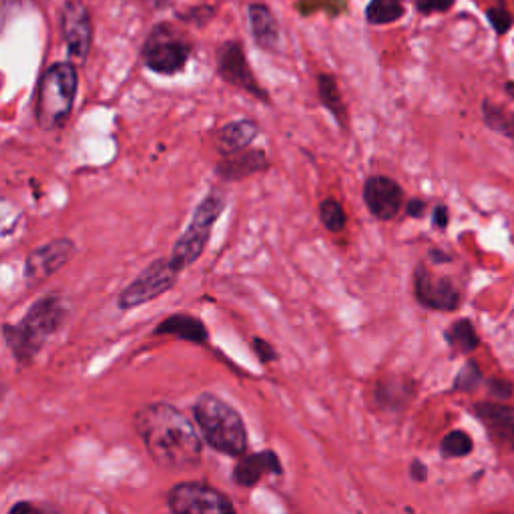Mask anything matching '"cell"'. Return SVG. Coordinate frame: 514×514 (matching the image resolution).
Returning a JSON list of instances; mask_svg holds the SVG:
<instances>
[{"mask_svg":"<svg viewBox=\"0 0 514 514\" xmlns=\"http://www.w3.org/2000/svg\"><path fill=\"white\" fill-rule=\"evenodd\" d=\"M135 430L149 456L165 468H191L201 460V438L191 420L167 402L143 406Z\"/></svg>","mask_w":514,"mask_h":514,"instance_id":"6da1fadb","label":"cell"},{"mask_svg":"<svg viewBox=\"0 0 514 514\" xmlns=\"http://www.w3.org/2000/svg\"><path fill=\"white\" fill-rule=\"evenodd\" d=\"M67 318L63 298L51 294L37 300L19 324H5L3 336L13 356L21 364L33 362L45 348L47 340L59 332Z\"/></svg>","mask_w":514,"mask_h":514,"instance_id":"7a4b0ae2","label":"cell"},{"mask_svg":"<svg viewBox=\"0 0 514 514\" xmlns=\"http://www.w3.org/2000/svg\"><path fill=\"white\" fill-rule=\"evenodd\" d=\"M79 91V73L71 61L49 65L37 87L35 119L43 131H57L67 125Z\"/></svg>","mask_w":514,"mask_h":514,"instance_id":"3957f363","label":"cell"},{"mask_svg":"<svg viewBox=\"0 0 514 514\" xmlns=\"http://www.w3.org/2000/svg\"><path fill=\"white\" fill-rule=\"evenodd\" d=\"M195 422L205 442L221 454L239 456L247 448V432L235 408L213 394H203L193 406Z\"/></svg>","mask_w":514,"mask_h":514,"instance_id":"277c9868","label":"cell"},{"mask_svg":"<svg viewBox=\"0 0 514 514\" xmlns=\"http://www.w3.org/2000/svg\"><path fill=\"white\" fill-rule=\"evenodd\" d=\"M225 211V197L219 191H211L205 195L199 205L195 207L189 225L181 233V237L175 241L173 251L169 255L171 266L181 274L185 268L193 266L199 257L203 255L209 239L213 225Z\"/></svg>","mask_w":514,"mask_h":514,"instance_id":"5b68a950","label":"cell"},{"mask_svg":"<svg viewBox=\"0 0 514 514\" xmlns=\"http://www.w3.org/2000/svg\"><path fill=\"white\" fill-rule=\"evenodd\" d=\"M141 57L149 71L171 77L181 73L189 63L191 45L169 23H159L147 35Z\"/></svg>","mask_w":514,"mask_h":514,"instance_id":"8992f818","label":"cell"},{"mask_svg":"<svg viewBox=\"0 0 514 514\" xmlns=\"http://www.w3.org/2000/svg\"><path fill=\"white\" fill-rule=\"evenodd\" d=\"M179 280V272L171 266L169 257H161L149 264L117 298V306L123 312L135 310L167 294Z\"/></svg>","mask_w":514,"mask_h":514,"instance_id":"52a82bcc","label":"cell"},{"mask_svg":"<svg viewBox=\"0 0 514 514\" xmlns=\"http://www.w3.org/2000/svg\"><path fill=\"white\" fill-rule=\"evenodd\" d=\"M173 514H235L231 500L203 482H181L167 494Z\"/></svg>","mask_w":514,"mask_h":514,"instance_id":"ba28073f","label":"cell"},{"mask_svg":"<svg viewBox=\"0 0 514 514\" xmlns=\"http://www.w3.org/2000/svg\"><path fill=\"white\" fill-rule=\"evenodd\" d=\"M77 253V245L69 237H57L37 249L25 260V282L29 288L45 284L57 272H61Z\"/></svg>","mask_w":514,"mask_h":514,"instance_id":"9c48e42d","label":"cell"},{"mask_svg":"<svg viewBox=\"0 0 514 514\" xmlns=\"http://www.w3.org/2000/svg\"><path fill=\"white\" fill-rule=\"evenodd\" d=\"M217 75L231 87H237L257 101L270 103V95L257 83L251 67L247 65L243 47L237 41H227L217 49Z\"/></svg>","mask_w":514,"mask_h":514,"instance_id":"30bf717a","label":"cell"},{"mask_svg":"<svg viewBox=\"0 0 514 514\" xmlns=\"http://www.w3.org/2000/svg\"><path fill=\"white\" fill-rule=\"evenodd\" d=\"M61 27L67 53L73 61L85 63L93 49V21L83 0H65L61 11Z\"/></svg>","mask_w":514,"mask_h":514,"instance_id":"8fae6325","label":"cell"},{"mask_svg":"<svg viewBox=\"0 0 514 514\" xmlns=\"http://www.w3.org/2000/svg\"><path fill=\"white\" fill-rule=\"evenodd\" d=\"M414 296L416 300L436 312H454L460 306V294L448 278L434 276L424 264L414 270Z\"/></svg>","mask_w":514,"mask_h":514,"instance_id":"7c38bea8","label":"cell"},{"mask_svg":"<svg viewBox=\"0 0 514 514\" xmlns=\"http://www.w3.org/2000/svg\"><path fill=\"white\" fill-rule=\"evenodd\" d=\"M362 197L368 211L380 221H392L404 207V189L398 181L386 175L366 179Z\"/></svg>","mask_w":514,"mask_h":514,"instance_id":"4fadbf2b","label":"cell"},{"mask_svg":"<svg viewBox=\"0 0 514 514\" xmlns=\"http://www.w3.org/2000/svg\"><path fill=\"white\" fill-rule=\"evenodd\" d=\"M476 416L484 424L488 436L504 450H514V410L494 402H480Z\"/></svg>","mask_w":514,"mask_h":514,"instance_id":"5bb4252c","label":"cell"},{"mask_svg":"<svg viewBox=\"0 0 514 514\" xmlns=\"http://www.w3.org/2000/svg\"><path fill=\"white\" fill-rule=\"evenodd\" d=\"M270 167V159L262 149H243L231 155H221L215 173L225 181H241L249 175L262 173Z\"/></svg>","mask_w":514,"mask_h":514,"instance_id":"9a60e30c","label":"cell"},{"mask_svg":"<svg viewBox=\"0 0 514 514\" xmlns=\"http://www.w3.org/2000/svg\"><path fill=\"white\" fill-rule=\"evenodd\" d=\"M247 19L255 45L264 51H278L280 27L268 5L253 3L247 7Z\"/></svg>","mask_w":514,"mask_h":514,"instance_id":"2e32d148","label":"cell"},{"mask_svg":"<svg viewBox=\"0 0 514 514\" xmlns=\"http://www.w3.org/2000/svg\"><path fill=\"white\" fill-rule=\"evenodd\" d=\"M260 135V125L251 119H239L231 121L217 133V149L221 155H231L243 149H249V145Z\"/></svg>","mask_w":514,"mask_h":514,"instance_id":"e0dca14e","label":"cell"},{"mask_svg":"<svg viewBox=\"0 0 514 514\" xmlns=\"http://www.w3.org/2000/svg\"><path fill=\"white\" fill-rule=\"evenodd\" d=\"M278 474L282 472V466H280V460L274 452H260V454H251V456H245L235 472H233V478L237 484L241 486H255L257 482H260V478L264 474Z\"/></svg>","mask_w":514,"mask_h":514,"instance_id":"ac0fdd59","label":"cell"},{"mask_svg":"<svg viewBox=\"0 0 514 514\" xmlns=\"http://www.w3.org/2000/svg\"><path fill=\"white\" fill-rule=\"evenodd\" d=\"M155 334H159V336H175L179 340L193 342V344H205L207 338H209L205 324L199 318H193L189 314H173V316L165 318L155 328Z\"/></svg>","mask_w":514,"mask_h":514,"instance_id":"d6986e66","label":"cell"},{"mask_svg":"<svg viewBox=\"0 0 514 514\" xmlns=\"http://www.w3.org/2000/svg\"><path fill=\"white\" fill-rule=\"evenodd\" d=\"M318 95L322 105L330 111V115L336 119V123L344 129L348 125V111L342 99V93L338 89L336 77L332 73L318 75Z\"/></svg>","mask_w":514,"mask_h":514,"instance_id":"ffe728a7","label":"cell"},{"mask_svg":"<svg viewBox=\"0 0 514 514\" xmlns=\"http://www.w3.org/2000/svg\"><path fill=\"white\" fill-rule=\"evenodd\" d=\"M406 9L402 0H370L366 7V21L374 27L398 23Z\"/></svg>","mask_w":514,"mask_h":514,"instance_id":"44dd1931","label":"cell"},{"mask_svg":"<svg viewBox=\"0 0 514 514\" xmlns=\"http://www.w3.org/2000/svg\"><path fill=\"white\" fill-rule=\"evenodd\" d=\"M446 340L448 344L456 350V352H462V354H468L472 350L478 348L480 340L476 336V330L472 326L470 320H458L454 322L448 332H446Z\"/></svg>","mask_w":514,"mask_h":514,"instance_id":"7402d4cb","label":"cell"},{"mask_svg":"<svg viewBox=\"0 0 514 514\" xmlns=\"http://www.w3.org/2000/svg\"><path fill=\"white\" fill-rule=\"evenodd\" d=\"M482 117H484V123L492 131L502 133V135H506L508 139L514 141V113L504 111L502 107L484 101L482 103Z\"/></svg>","mask_w":514,"mask_h":514,"instance_id":"603a6c76","label":"cell"},{"mask_svg":"<svg viewBox=\"0 0 514 514\" xmlns=\"http://www.w3.org/2000/svg\"><path fill=\"white\" fill-rule=\"evenodd\" d=\"M320 219H322L324 227L332 233H340L346 229V211H344L342 203L334 197H328L322 201Z\"/></svg>","mask_w":514,"mask_h":514,"instance_id":"cb8c5ba5","label":"cell"},{"mask_svg":"<svg viewBox=\"0 0 514 514\" xmlns=\"http://www.w3.org/2000/svg\"><path fill=\"white\" fill-rule=\"evenodd\" d=\"M442 452L446 456H452V458H460V456H468L472 452V440L466 432H460V430H454L450 434L444 436L442 440Z\"/></svg>","mask_w":514,"mask_h":514,"instance_id":"d4e9b609","label":"cell"},{"mask_svg":"<svg viewBox=\"0 0 514 514\" xmlns=\"http://www.w3.org/2000/svg\"><path fill=\"white\" fill-rule=\"evenodd\" d=\"M486 19H488V23H490V27L494 29V33H496V35H504V33H508V31H510V27H512V23H514L512 15L506 11V7H504V5L490 7V9L486 11Z\"/></svg>","mask_w":514,"mask_h":514,"instance_id":"484cf974","label":"cell"},{"mask_svg":"<svg viewBox=\"0 0 514 514\" xmlns=\"http://www.w3.org/2000/svg\"><path fill=\"white\" fill-rule=\"evenodd\" d=\"M456 0H414V7L420 15H438V13H448L454 7Z\"/></svg>","mask_w":514,"mask_h":514,"instance_id":"4316f807","label":"cell"},{"mask_svg":"<svg viewBox=\"0 0 514 514\" xmlns=\"http://www.w3.org/2000/svg\"><path fill=\"white\" fill-rule=\"evenodd\" d=\"M478 378H480V372H478V368H476V364H466L464 366V370L460 372V376L456 378V388H460V390H470L476 382H478Z\"/></svg>","mask_w":514,"mask_h":514,"instance_id":"83f0119b","label":"cell"},{"mask_svg":"<svg viewBox=\"0 0 514 514\" xmlns=\"http://www.w3.org/2000/svg\"><path fill=\"white\" fill-rule=\"evenodd\" d=\"M9 514H49V512H47L45 508H41V506L29 502V500H21V502H17V504L11 506Z\"/></svg>","mask_w":514,"mask_h":514,"instance_id":"f1b7e54d","label":"cell"},{"mask_svg":"<svg viewBox=\"0 0 514 514\" xmlns=\"http://www.w3.org/2000/svg\"><path fill=\"white\" fill-rule=\"evenodd\" d=\"M253 350L257 352V356H260L264 362L276 360L274 348H272L268 342H264V340H253Z\"/></svg>","mask_w":514,"mask_h":514,"instance_id":"f546056e","label":"cell"},{"mask_svg":"<svg viewBox=\"0 0 514 514\" xmlns=\"http://www.w3.org/2000/svg\"><path fill=\"white\" fill-rule=\"evenodd\" d=\"M432 223L436 229H446L448 227V207L444 203H438L434 207V213H432Z\"/></svg>","mask_w":514,"mask_h":514,"instance_id":"4dcf8cb0","label":"cell"},{"mask_svg":"<svg viewBox=\"0 0 514 514\" xmlns=\"http://www.w3.org/2000/svg\"><path fill=\"white\" fill-rule=\"evenodd\" d=\"M406 213H408V217L422 219V217L426 215V201H422V199H410L408 205H406Z\"/></svg>","mask_w":514,"mask_h":514,"instance_id":"1f68e13d","label":"cell"},{"mask_svg":"<svg viewBox=\"0 0 514 514\" xmlns=\"http://www.w3.org/2000/svg\"><path fill=\"white\" fill-rule=\"evenodd\" d=\"M490 384H492V386H490V390H492V392H494V396H498L500 400H506V398L510 396V392H512L510 384H508V382H504V380H492Z\"/></svg>","mask_w":514,"mask_h":514,"instance_id":"d6a6232c","label":"cell"},{"mask_svg":"<svg viewBox=\"0 0 514 514\" xmlns=\"http://www.w3.org/2000/svg\"><path fill=\"white\" fill-rule=\"evenodd\" d=\"M412 476L416 478V480H424L426 478V470H424V466L416 460L414 462V466H412Z\"/></svg>","mask_w":514,"mask_h":514,"instance_id":"836d02e7","label":"cell"},{"mask_svg":"<svg viewBox=\"0 0 514 514\" xmlns=\"http://www.w3.org/2000/svg\"><path fill=\"white\" fill-rule=\"evenodd\" d=\"M504 89H506V93L510 95V99L514 101V83H506V85H504Z\"/></svg>","mask_w":514,"mask_h":514,"instance_id":"e575fe53","label":"cell"}]
</instances>
